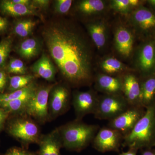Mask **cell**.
Here are the masks:
<instances>
[{
    "instance_id": "cell-30",
    "label": "cell",
    "mask_w": 155,
    "mask_h": 155,
    "mask_svg": "<svg viewBox=\"0 0 155 155\" xmlns=\"http://www.w3.org/2000/svg\"><path fill=\"white\" fill-rule=\"evenodd\" d=\"M7 69L9 73L19 75H25L27 71L24 63L21 60L16 58L11 59Z\"/></svg>"
},
{
    "instance_id": "cell-11",
    "label": "cell",
    "mask_w": 155,
    "mask_h": 155,
    "mask_svg": "<svg viewBox=\"0 0 155 155\" xmlns=\"http://www.w3.org/2000/svg\"><path fill=\"white\" fill-rule=\"evenodd\" d=\"M99 96L96 92L93 90L74 93L72 104L77 120H80L88 114H94L98 103Z\"/></svg>"
},
{
    "instance_id": "cell-31",
    "label": "cell",
    "mask_w": 155,
    "mask_h": 155,
    "mask_svg": "<svg viewBox=\"0 0 155 155\" xmlns=\"http://www.w3.org/2000/svg\"><path fill=\"white\" fill-rule=\"evenodd\" d=\"M72 2V0H57L54 6L55 11L58 14H67L71 8Z\"/></svg>"
},
{
    "instance_id": "cell-24",
    "label": "cell",
    "mask_w": 155,
    "mask_h": 155,
    "mask_svg": "<svg viewBox=\"0 0 155 155\" xmlns=\"http://www.w3.org/2000/svg\"><path fill=\"white\" fill-rule=\"evenodd\" d=\"M109 2V8L117 13L128 15L134 9L145 5L146 1L141 0H112Z\"/></svg>"
},
{
    "instance_id": "cell-19",
    "label": "cell",
    "mask_w": 155,
    "mask_h": 155,
    "mask_svg": "<svg viewBox=\"0 0 155 155\" xmlns=\"http://www.w3.org/2000/svg\"><path fill=\"white\" fill-rule=\"evenodd\" d=\"M34 73L39 77L52 81L54 79L56 69L51 59L45 54H43L31 67Z\"/></svg>"
},
{
    "instance_id": "cell-25",
    "label": "cell",
    "mask_w": 155,
    "mask_h": 155,
    "mask_svg": "<svg viewBox=\"0 0 155 155\" xmlns=\"http://www.w3.org/2000/svg\"><path fill=\"white\" fill-rule=\"evenodd\" d=\"M36 85L32 82L24 88L11 92L9 93L0 94V104L15 101L33 93L37 90Z\"/></svg>"
},
{
    "instance_id": "cell-20",
    "label": "cell",
    "mask_w": 155,
    "mask_h": 155,
    "mask_svg": "<svg viewBox=\"0 0 155 155\" xmlns=\"http://www.w3.org/2000/svg\"><path fill=\"white\" fill-rule=\"evenodd\" d=\"M35 8L31 6L12 2L11 0H5L0 3V10L3 13L12 17H18L38 14Z\"/></svg>"
},
{
    "instance_id": "cell-16",
    "label": "cell",
    "mask_w": 155,
    "mask_h": 155,
    "mask_svg": "<svg viewBox=\"0 0 155 155\" xmlns=\"http://www.w3.org/2000/svg\"><path fill=\"white\" fill-rule=\"evenodd\" d=\"M50 110L53 115H58L66 110L69 100V92L67 87L62 85L54 87L50 93Z\"/></svg>"
},
{
    "instance_id": "cell-3",
    "label": "cell",
    "mask_w": 155,
    "mask_h": 155,
    "mask_svg": "<svg viewBox=\"0 0 155 155\" xmlns=\"http://www.w3.org/2000/svg\"><path fill=\"white\" fill-rule=\"evenodd\" d=\"M100 127L88 125L77 120L62 128L60 134L64 147L73 150H80L92 143Z\"/></svg>"
},
{
    "instance_id": "cell-5",
    "label": "cell",
    "mask_w": 155,
    "mask_h": 155,
    "mask_svg": "<svg viewBox=\"0 0 155 155\" xmlns=\"http://www.w3.org/2000/svg\"><path fill=\"white\" fill-rule=\"evenodd\" d=\"M132 58L133 70L140 77L155 75L154 39L141 41L134 49Z\"/></svg>"
},
{
    "instance_id": "cell-33",
    "label": "cell",
    "mask_w": 155,
    "mask_h": 155,
    "mask_svg": "<svg viewBox=\"0 0 155 155\" xmlns=\"http://www.w3.org/2000/svg\"><path fill=\"white\" fill-rule=\"evenodd\" d=\"M8 116V113L3 108L0 107V131L2 129Z\"/></svg>"
},
{
    "instance_id": "cell-6",
    "label": "cell",
    "mask_w": 155,
    "mask_h": 155,
    "mask_svg": "<svg viewBox=\"0 0 155 155\" xmlns=\"http://www.w3.org/2000/svg\"><path fill=\"white\" fill-rule=\"evenodd\" d=\"M130 106L122 94H103L99 96L94 115L96 119L110 121L125 112Z\"/></svg>"
},
{
    "instance_id": "cell-7",
    "label": "cell",
    "mask_w": 155,
    "mask_h": 155,
    "mask_svg": "<svg viewBox=\"0 0 155 155\" xmlns=\"http://www.w3.org/2000/svg\"><path fill=\"white\" fill-rule=\"evenodd\" d=\"M124 135L118 130L109 127L100 128L92 143L98 151L101 153L118 152L122 146Z\"/></svg>"
},
{
    "instance_id": "cell-29",
    "label": "cell",
    "mask_w": 155,
    "mask_h": 155,
    "mask_svg": "<svg viewBox=\"0 0 155 155\" xmlns=\"http://www.w3.org/2000/svg\"><path fill=\"white\" fill-rule=\"evenodd\" d=\"M12 39L10 38H4L0 42V67L5 63L12 48Z\"/></svg>"
},
{
    "instance_id": "cell-38",
    "label": "cell",
    "mask_w": 155,
    "mask_h": 155,
    "mask_svg": "<svg viewBox=\"0 0 155 155\" xmlns=\"http://www.w3.org/2000/svg\"><path fill=\"white\" fill-rule=\"evenodd\" d=\"M146 4L155 13V0H147L146 1Z\"/></svg>"
},
{
    "instance_id": "cell-2",
    "label": "cell",
    "mask_w": 155,
    "mask_h": 155,
    "mask_svg": "<svg viewBox=\"0 0 155 155\" xmlns=\"http://www.w3.org/2000/svg\"><path fill=\"white\" fill-rule=\"evenodd\" d=\"M122 147L138 150L155 147V102L146 108L133 129L124 136Z\"/></svg>"
},
{
    "instance_id": "cell-8",
    "label": "cell",
    "mask_w": 155,
    "mask_h": 155,
    "mask_svg": "<svg viewBox=\"0 0 155 155\" xmlns=\"http://www.w3.org/2000/svg\"><path fill=\"white\" fill-rule=\"evenodd\" d=\"M54 85H48L37 89L27 104L25 112L40 121H45L48 116V99Z\"/></svg>"
},
{
    "instance_id": "cell-28",
    "label": "cell",
    "mask_w": 155,
    "mask_h": 155,
    "mask_svg": "<svg viewBox=\"0 0 155 155\" xmlns=\"http://www.w3.org/2000/svg\"><path fill=\"white\" fill-rule=\"evenodd\" d=\"M34 77L31 75H14L10 78L9 89L11 92L26 87L33 82Z\"/></svg>"
},
{
    "instance_id": "cell-14",
    "label": "cell",
    "mask_w": 155,
    "mask_h": 155,
    "mask_svg": "<svg viewBox=\"0 0 155 155\" xmlns=\"http://www.w3.org/2000/svg\"><path fill=\"white\" fill-rule=\"evenodd\" d=\"M9 131L14 137L25 142H35L38 139V127L30 120L20 119L14 121L9 126Z\"/></svg>"
},
{
    "instance_id": "cell-34",
    "label": "cell",
    "mask_w": 155,
    "mask_h": 155,
    "mask_svg": "<svg viewBox=\"0 0 155 155\" xmlns=\"http://www.w3.org/2000/svg\"><path fill=\"white\" fill-rule=\"evenodd\" d=\"M8 27V21L7 18L0 16V34L4 33Z\"/></svg>"
},
{
    "instance_id": "cell-23",
    "label": "cell",
    "mask_w": 155,
    "mask_h": 155,
    "mask_svg": "<svg viewBox=\"0 0 155 155\" xmlns=\"http://www.w3.org/2000/svg\"><path fill=\"white\" fill-rule=\"evenodd\" d=\"M56 132L45 136L40 142V155H61L60 141Z\"/></svg>"
},
{
    "instance_id": "cell-37",
    "label": "cell",
    "mask_w": 155,
    "mask_h": 155,
    "mask_svg": "<svg viewBox=\"0 0 155 155\" xmlns=\"http://www.w3.org/2000/svg\"><path fill=\"white\" fill-rule=\"evenodd\" d=\"M141 155H155V150L152 148L142 150Z\"/></svg>"
},
{
    "instance_id": "cell-36",
    "label": "cell",
    "mask_w": 155,
    "mask_h": 155,
    "mask_svg": "<svg viewBox=\"0 0 155 155\" xmlns=\"http://www.w3.org/2000/svg\"><path fill=\"white\" fill-rule=\"evenodd\" d=\"M138 150L135 148H129L127 151L122 152L119 155H137Z\"/></svg>"
},
{
    "instance_id": "cell-18",
    "label": "cell",
    "mask_w": 155,
    "mask_h": 155,
    "mask_svg": "<svg viewBox=\"0 0 155 155\" xmlns=\"http://www.w3.org/2000/svg\"><path fill=\"white\" fill-rule=\"evenodd\" d=\"M99 65L103 73L111 76H120L126 72L134 71L122 61L112 56L103 58Z\"/></svg>"
},
{
    "instance_id": "cell-35",
    "label": "cell",
    "mask_w": 155,
    "mask_h": 155,
    "mask_svg": "<svg viewBox=\"0 0 155 155\" xmlns=\"http://www.w3.org/2000/svg\"><path fill=\"white\" fill-rule=\"evenodd\" d=\"M8 155H31L30 153L19 148H13L10 150Z\"/></svg>"
},
{
    "instance_id": "cell-13",
    "label": "cell",
    "mask_w": 155,
    "mask_h": 155,
    "mask_svg": "<svg viewBox=\"0 0 155 155\" xmlns=\"http://www.w3.org/2000/svg\"><path fill=\"white\" fill-rule=\"evenodd\" d=\"M87 29L92 41L98 50L103 51L109 41V25L104 17L92 19L87 23Z\"/></svg>"
},
{
    "instance_id": "cell-12",
    "label": "cell",
    "mask_w": 155,
    "mask_h": 155,
    "mask_svg": "<svg viewBox=\"0 0 155 155\" xmlns=\"http://www.w3.org/2000/svg\"><path fill=\"white\" fill-rule=\"evenodd\" d=\"M122 94L130 106L141 105L140 78L136 72L132 71L121 75Z\"/></svg>"
},
{
    "instance_id": "cell-10",
    "label": "cell",
    "mask_w": 155,
    "mask_h": 155,
    "mask_svg": "<svg viewBox=\"0 0 155 155\" xmlns=\"http://www.w3.org/2000/svg\"><path fill=\"white\" fill-rule=\"evenodd\" d=\"M136 36L130 26L120 25L114 32V47L121 58L128 59L133 56Z\"/></svg>"
},
{
    "instance_id": "cell-40",
    "label": "cell",
    "mask_w": 155,
    "mask_h": 155,
    "mask_svg": "<svg viewBox=\"0 0 155 155\" xmlns=\"http://www.w3.org/2000/svg\"><path fill=\"white\" fill-rule=\"evenodd\" d=\"M154 40H155V38H154Z\"/></svg>"
},
{
    "instance_id": "cell-27",
    "label": "cell",
    "mask_w": 155,
    "mask_h": 155,
    "mask_svg": "<svg viewBox=\"0 0 155 155\" xmlns=\"http://www.w3.org/2000/svg\"><path fill=\"white\" fill-rule=\"evenodd\" d=\"M36 25V22L32 19L19 20L14 25V33L20 37H26L31 33Z\"/></svg>"
},
{
    "instance_id": "cell-17",
    "label": "cell",
    "mask_w": 155,
    "mask_h": 155,
    "mask_svg": "<svg viewBox=\"0 0 155 155\" xmlns=\"http://www.w3.org/2000/svg\"><path fill=\"white\" fill-rule=\"evenodd\" d=\"M109 8V2L103 0H83L78 2L77 6L80 14L94 19L103 17Z\"/></svg>"
},
{
    "instance_id": "cell-4",
    "label": "cell",
    "mask_w": 155,
    "mask_h": 155,
    "mask_svg": "<svg viewBox=\"0 0 155 155\" xmlns=\"http://www.w3.org/2000/svg\"><path fill=\"white\" fill-rule=\"evenodd\" d=\"M127 16L136 38L141 41L154 39L155 13L152 10L145 5L140 6Z\"/></svg>"
},
{
    "instance_id": "cell-15",
    "label": "cell",
    "mask_w": 155,
    "mask_h": 155,
    "mask_svg": "<svg viewBox=\"0 0 155 155\" xmlns=\"http://www.w3.org/2000/svg\"><path fill=\"white\" fill-rule=\"evenodd\" d=\"M95 87L105 94H122L121 76H114L103 73L94 76Z\"/></svg>"
},
{
    "instance_id": "cell-22",
    "label": "cell",
    "mask_w": 155,
    "mask_h": 155,
    "mask_svg": "<svg viewBox=\"0 0 155 155\" xmlns=\"http://www.w3.org/2000/svg\"><path fill=\"white\" fill-rule=\"evenodd\" d=\"M41 50V44L39 41L35 38H29L20 43L16 50L22 58L30 59L38 55Z\"/></svg>"
},
{
    "instance_id": "cell-26",
    "label": "cell",
    "mask_w": 155,
    "mask_h": 155,
    "mask_svg": "<svg viewBox=\"0 0 155 155\" xmlns=\"http://www.w3.org/2000/svg\"><path fill=\"white\" fill-rule=\"evenodd\" d=\"M35 92L19 99L0 104V107L4 109L8 113L18 112L23 110H25L28 101Z\"/></svg>"
},
{
    "instance_id": "cell-21",
    "label": "cell",
    "mask_w": 155,
    "mask_h": 155,
    "mask_svg": "<svg viewBox=\"0 0 155 155\" xmlns=\"http://www.w3.org/2000/svg\"><path fill=\"white\" fill-rule=\"evenodd\" d=\"M140 78L141 105L146 109L155 102V74Z\"/></svg>"
},
{
    "instance_id": "cell-32",
    "label": "cell",
    "mask_w": 155,
    "mask_h": 155,
    "mask_svg": "<svg viewBox=\"0 0 155 155\" xmlns=\"http://www.w3.org/2000/svg\"><path fill=\"white\" fill-rule=\"evenodd\" d=\"M50 1L48 0H34L32 1V5L34 8L46 9L48 8Z\"/></svg>"
},
{
    "instance_id": "cell-39",
    "label": "cell",
    "mask_w": 155,
    "mask_h": 155,
    "mask_svg": "<svg viewBox=\"0 0 155 155\" xmlns=\"http://www.w3.org/2000/svg\"><path fill=\"white\" fill-rule=\"evenodd\" d=\"M7 81H0V91L4 88L5 86Z\"/></svg>"
},
{
    "instance_id": "cell-1",
    "label": "cell",
    "mask_w": 155,
    "mask_h": 155,
    "mask_svg": "<svg viewBox=\"0 0 155 155\" xmlns=\"http://www.w3.org/2000/svg\"><path fill=\"white\" fill-rule=\"evenodd\" d=\"M43 37L51 57L64 78L73 85H87L94 80V53L86 37L74 25L52 24Z\"/></svg>"
},
{
    "instance_id": "cell-9",
    "label": "cell",
    "mask_w": 155,
    "mask_h": 155,
    "mask_svg": "<svg viewBox=\"0 0 155 155\" xmlns=\"http://www.w3.org/2000/svg\"><path fill=\"white\" fill-rule=\"evenodd\" d=\"M141 106H130L125 112L109 121L108 127L119 131L124 136L130 133L145 113Z\"/></svg>"
}]
</instances>
